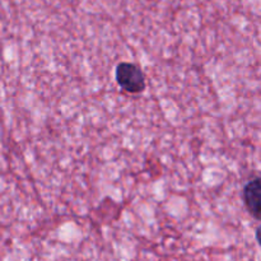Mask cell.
I'll list each match as a JSON object with an SVG mask.
<instances>
[{
  "label": "cell",
  "mask_w": 261,
  "mask_h": 261,
  "mask_svg": "<svg viewBox=\"0 0 261 261\" xmlns=\"http://www.w3.org/2000/svg\"><path fill=\"white\" fill-rule=\"evenodd\" d=\"M115 78L120 88L127 93L138 94L145 89L144 73L133 63H120L116 66Z\"/></svg>",
  "instance_id": "6da1fadb"
},
{
  "label": "cell",
  "mask_w": 261,
  "mask_h": 261,
  "mask_svg": "<svg viewBox=\"0 0 261 261\" xmlns=\"http://www.w3.org/2000/svg\"><path fill=\"white\" fill-rule=\"evenodd\" d=\"M260 195H261V186L260 178L256 177L250 181L244 189V200L246 204L250 213L256 219L260 218Z\"/></svg>",
  "instance_id": "7a4b0ae2"
}]
</instances>
